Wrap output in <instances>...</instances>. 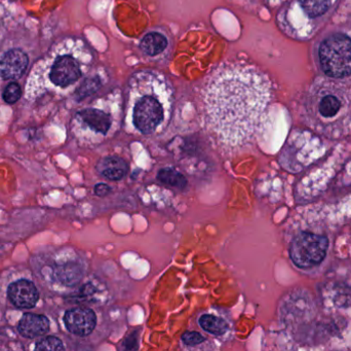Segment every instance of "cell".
<instances>
[{"label": "cell", "mask_w": 351, "mask_h": 351, "mask_svg": "<svg viewBox=\"0 0 351 351\" xmlns=\"http://www.w3.org/2000/svg\"><path fill=\"white\" fill-rule=\"evenodd\" d=\"M271 98V82L256 66L221 63L200 88L198 107L204 129L222 150H241L255 138Z\"/></svg>", "instance_id": "cell-1"}, {"label": "cell", "mask_w": 351, "mask_h": 351, "mask_svg": "<svg viewBox=\"0 0 351 351\" xmlns=\"http://www.w3.org/2000/svg\"><path fill=\"white\" fill-rule=\"evenodd\" d=\"M125 96L133 125L144 135L160 129L170 115L174 102L172 84L156 70L134 73L128 82Z\"/></svg>", "instance_id": "cell-2"}, {"label": "cell", "mask_w": 351, "mask_h": 351, "mask_svg": "<svg viewBox=\"0 0 351 351\" xmlns=\"http://www.w3.org/2000/svg\"><path fill=\"white\" fill-rule=\"evenodd\" d=\"M94 56L80 39L70 38L62 43L49 61L47 78L53 88L68 89L77 84L92 67Z\"/></svg>", "instance_id": "cell-3"}, {"label": "cell", "mask_w": 351, "mask_h": 351, "mask_svg": "<svg viewBox=\"0 0 351 351\" xmlns=\"http://www.w3.org/2000/svg\"><path fill=\"white\" fill-rule=\"evenodd\" d=\"M121 92L117 89L106 93L93 106L78 111L77 120L88 131L97 135H108L121 113Z\"/></svg>", "instance_id": "cell-4"}, {"label": "cell", "mask_w": 351, "mask_h": 351, "mask_svg": "<svg viewBox=\"0 0 351 351\" xmlns=\"http://www.w3.org/2000/svg\"><path fill=\"white\" fill-rule=\"evenodd\" d=\"M319 61L325 73L332 78L350 76V37L335 34L324 41L319 47Z\"/></svg>", "instance_id": "cell-5"}, {"label": "cell", "mask_w": 351, "mask_h": 351, "mask_svg": "<svg viewBox=\"0 0 351 351\" xmlns=\"http://www.w3.org/2000/svg\"><path fill=\"white\" fill-rule=\"evenodd\" d=\"M329 239L311 232L299 233L293 239L290 257L295 266L301 269L317 267L327 257Z\"/></svg>", "instance_id": "cell-6"}, {"label": "cell", "mask_w": 351, "mask_h": 351, "mask_svg": "<svg viewBox=\"0 0 351 351\" xmlns=\"http://www.w3.org/2000/svg\"><path fill=\"white\" fill-rule=\"evenodd\" d=\"M64 323L70 333L78 337H86L96 328V313L86 307L70 309L64 315Z\"/></svg>", "instance_id": "cell-7"}, {"label": "cell", "mask_w": 351, "mask_h": 351, "mask_svg": "<svg viewBox=\"0 0 351 351\" xmlns=\"http://www.w3.org/2000/svg\"><path fill=\"white\" fill-rule=\"evenodd\" d=\"M28 64L29 58L24 51L10 49L0 60V78L4 80H18L24 76Z\"/></svg>", "instance_id": "cell-8"}, {"label": "cell", "mask_w": 351, "mask_h": 351, "mask_svg": "<svg viewBox=\"0 0 351 351\" xmlns=\"http://www.w3.org/2000/svg\"><path fill=\"white\" fill-rule=\"evenodd\" d=\"M8 297L12 305L18 308L30 309L36 305L39 294L32 282L20 280L8 286Z\"/></svg>", "instance_id": "cell-9"}, {"label": "cell", "mask_w": 351, "mask_h": 351, "mask_svg": "<svg viewBox=\"0 0 351 351\" xmlns=\"http://www.w3.org/2000/svg\"><path fill=\"white\" fill-rule=\"evenodd\" d=\"M19 333L23 337L33 339V338L40 337L49 332V319L45 315H34V313H26L23 315L19 323Z\"/></svg>", "instance_id": "cell-10"}, {"label": "cell", "mask_w": 351, "mask_h": 351, "mask_svg": "<svg viewBox=\"0 0 351 351\" xmlns=\"http://www.w3.org/2000/svg\"><path fill=\"white\" fill-rule=\"evenodd\" d=\"M127 162L119 157H106L99 161L97 170L105 179L109 181H121L127 175Z\"/></svg>", "instance_id": "cell-11"}, {"label": "cell", "mask_w": 351, "mask_h": 351, "mask_svg": "<svg viewBox=\"0 0 351 351\" xmlns=\"http://www.w3.org/2000/svg\"><path fill=\"white\" fill-rule=\"evenodd\" d=\"M169 41L166 35L160 32H149L143 37L140 43V49L149 57L162 54L168 47Z\"/></svg>", "instance_id": "cell-12"}, {"label": "cell", "mask_w": 351, "mask_h": 351, "mask_svg": "<svg viewBox=\"0 0 351 351\" xmlns=\"http://www.w3.org/2000/svg\"><path fill=\"white\" fill-rule=\"evenodd\" d=\"M198 323L204 331L215 336L224 335L228 330V325L224 319L212 315H202Z\"/></svg>", "instance_id": "cell-13"}, {"label": "cell", "mask_w": 351, "mask_h": 351, "mask_svg": "<svg viewBox=\"0 0 351 351\" xmlns=\"http://www.w3.org/2000/svg\"><path fill=\"white\" fill-rule=\"evenodd\" d=\"M158 179L165 185L183 190L187 185V179L179 171L173 168H164L158 173Z\"/></svg>", "instance_id": "cell-14"}, {"label": "cell", "mask_w": 351, "mask_h": 351, "mask_svg": "<svg viewBox=\"0 0 351 351\" xmlns=\"http://www.w3.org/2000/svg\"><path fill=\"white\" fill-rule=\"evenodd\" d=\"M300 4L309 16L315 18L329 10L331 0H300Z\"/></svg>", "instance_id": "cell-15"}, {"label": "cell", "mask_w": 351, "mask_h": 351, "mask_svg": "<svg viewBox=\"0 0 351 351\" xmlns=\"http://www.w3.org/2000/svg\"><path fill=\"white\" fill-rule=\"evenodd\" d=\"M340 107H341V103H340L339 99L329 95V96L324 97L322 99L321 103H319V113L323 117H332L337 115Z\"/></svg>", "instance_id": "cell-16"}, {"label": "cell", "mask_w": 351, "mask_h": 351, "mask_svg": "<svg viewBox=\"0 0 351 351\" xmlns=\"http://www.w3.org/2000/svg\"><path fill=\"white\" fill-rule=\"evenodd\" d=\"M2 97L8 104L16 103L22 97V89H21L20 84H16V82L8 84L4 89Z\"/></svg>", "instance_id": "cell-17"}, {"label": "cell", "mask_w": 351, "mask_h": 351, "mask_svg": "<svg viewBox=\"0 0 351 351\" xmlns=\"http://www.w3.org/2000/svg\"><path fill=\"white\" fill-rule=\"evenodd\" d=\"M64 346L59 338L49 336L37 342L35 350H63Z\"/></svg>", "instance_id": "cell-18"}, {"label": "cell", "mask_w": 351, "mask_h": 351, "mask_svg": "<svg viewBox=\"0 0 351 351\" xmlns=\"http://www.w3.org/2000/svg\"><path fill=\"white\" fill-rule=\"evenodd\" d=\"M181 340L185 346H196L206 341V338L197 332H186L182 335Z\"/></svg>", "instance_id": "cell-19"}, {"label": "cell", "mask_w": 351, "mask_h": 351, "mask_svg": "<svg viewBox=\"0 0 351 351\" xmlns=\"http://www.w3.org/2000/svg\"><path fill=\"white\" fill-rule=\"evenodd\" d=\"M110 187L109 185H105V183H99L95 187V194L96 195L100 196V197H103V196H106L107 194L110 192Z\"/></svg>", "instance_id": "cell-20"}, {"label": "cell", "mask_w": 351, "mask_h": 351, "mask_svg": "<svg viewBox=\"0 0 351 351\" xmlns=\"http://www.w3.org/2000/svg\"><path fill=\"white\" fill-rule=\"evenodd\" d=\"M241 2H245V0H239Z\"/></svg>", "instance_id": "cell-21"}]
</instances>
